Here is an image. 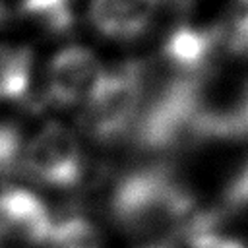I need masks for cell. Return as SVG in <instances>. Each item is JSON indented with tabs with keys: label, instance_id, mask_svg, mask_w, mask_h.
Returning a JSON list of instances; mask_svg holds the SVG:
<instances>
[{
	"label": "cell",
	"instance_id": "7a4b0ae2",
	"mask_svg": "<svg viewBox=\"0 0 248 248\" xmlns=\"http://www.w3.org/2000/svg\"><path fill=\"white\" fill-rule=\"evenodd\" d=\"M141 105V64L130 62L120 70L105 72L95 91L83 103V128L97 141H114L134 130Z\"/></svg>",
	"mask_w": 248,
	"mask_h": 248
},
{
	"label": "cell",
	"instance_id": "30bf717a",
	"mask_svg": "<svg viewBox=\"0 0 248 248\" xmlns=\"http://www.w3.org/2000/svg\"><path fill=\"white\" fill-rule=\"evenodd\" d=\"M217 39L232 52L248 54V0H231Z\"/></svg>",
	"mask_w": 248,
	"mask_h": 248
},
{
	"label": "cell",
	"instance_id": "6da1fadb",
	"mask_svg": "<svg viewBox=\"0 0 248 248\" xmlns=\"http://www.w3.org/2000/svg\"><path fill=\"white\" fill-rule=\"evenodd\" d=\"M194 205L190 192L159 169L126 174L110 198L116 225L145 246L169 244V238L182 234L198 213Z\"/></svg>",
	"mask_w": 248,
	"mask_h": 248
},
{
	"label": "cell",
	"instance_id": "ba28073f",
	"mask_svg": "<svg viewBox=\"0 0 248 248\" xmlns=\"http://www.w3.org/2000/svg\"><path fill=\"white\" fill-rule=\"evenodd\" d=\"M31 50L27 46L0 45V101L19 99L31 81Z\"/></svg>",
	"mask_w": 248,
	"mask_h": 248
},
{
	"label": "cell",
	"instance_id": "8fae6325",
	"mask_svg": "<svg viewBox=\"0 0 248 248\" xmlns=\"http://www.w3.org/2000/svg\"><path fill=\"white\" fill-rule=\"evenodd\" d=\"M25 16L39 19L48 31L62 33L72 27V0H29Z\"/></svg>",
	"mask_w": 248,
	"mask_h": 248
},
{
	"label": "cell",
	"instance_id": "5b68a950",
	"mask_svg": "<svg viewBox=\"0 0 248 248\" xmlns=\"http://www.w3.org/2000/svg\"><path fill=\"white\" fill-rule=\"evenodd\" d=\"M54 217L46 203L27 188L0 190V234L29 246L48 244Z\"/></svg>",
	"mask_w": 248,
	"mask_h": 248
},
{
	"label": "cell",
	"instance_id": "4fadbf2b",
	"mask_svg": "<svg viewBox=\"0 0 248 248\" xmlns=\"http://www.w3.org/2000/svg\"><path fill=\"white\" fill-rule=\"evenodd\" d=\"M27 6L29 0H0V21L14 16H25Z\"/></svg>",
	"mask_w": 248,
	"mask_h": 248
},
{
	"label": "cell",
	"instance_id": "277c9868",
	"mask_svg": "<svg viewBox=\"0 0 248 248\" xmlns=\"http://www.w3.org/2000/svg\"><path fill=\"white\" fill-rule=\"evenodd\" d=\"M99 58L83 46H66L52 56L46 70V97L58 107L83 105L103 79Z\"/></svg>",
	"mask_w": 248,
	"mask_h": 248
},
{
	"label": "cell",
	"instance_id": "52a82bcc",
	"mask_svg": "<svg viewBox=\"0 0 248 248\" xmlns=\"http://www.w3.org/2000/svg\"><path fill=\"white\" fill-rule=\"evenodd\" d=\"M217 43V31L182 25L167 37L163 56L165 62L180 74L198 76V72L205 66L211 52L215 50Z\"/></svg>",
	"mask_w": 248,
	"mask_h": 248
},
{
	"label": "cell",
	"instance_id": "3957f363",
	"mask_svg": "<svg viewBox=\"0 0 248 248\" xmlns=\"http://www.w3.org/2000/svg\"><path fill=\"white\" fill-rule=\"evenodd\" d=\"M21 169L37 182L52 188H72L83 174V153L74 132L50 122L39 128L23 145Z\"/></svg>",
	"mask_w": 248,
	"mask_h": 248
},
{
	"label": "cell",
	"instance_id": "7c38bea8",
	"mask_svg": "<svg viewBox=\"0 0 248 248\" xmlns=\"http://www.w3.org/2000/svg\"><path fill=\"white\" fill-rule=\"evenodd\" d=\"M23 138L12 124H0V176L17 174L23 159Z\"/></svg>",
	"mask_w": 248,
	"mask_h": 248
},
{
	"label": "cell",
	"instance_id": "9c48e42d",
	"mask_svg": "<svg viewBox=\"0 0 248 248\" xmlns=\"http://www.w3.org/2000/svg\"><path fill=\"white\" fill-rule=\"evenodd\" d=\"M50 248H103L101 231L81 215L54 219L48 238Z\"/></svg>",
	"mask_w": 248,
	"mask_h": 248
},
{
	"label": "cell",
	"instance_id": "8992f818",
	"mask_svg": "<svg viewBox=\"0 0 248 248\" xmlns=\"http://www.w3.org/2000/svg\"><path fill=\"white\" fill-rule=\"evenodd\" d=\"M157 0H91V21L107 37L130 39L151 21Z\"/></svg>",
	"mask_w": 248,
	"mask_h": 248
}]
</instances>
